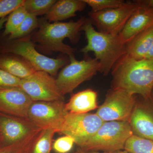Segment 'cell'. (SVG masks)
<instances>
[{
	"label": "cell",
	"instance_id": "52a82bcc",
	"mask_svg": "<svg viewBox=\"0 0 153 153\" xmlns=\"http://www.w3.org/2000/svg\"><path fill=\"white\" fill-rule=\"evenodd\" d=\"M69 60L70 63L61 70L56 79L63 96L71 93L82 82L92 78L100 69V64L95 58L87 57L78 60L72 55Z\"/></svg>",
	"mask_w": 153,
	"mask_h": 153
},
{
	"label": "cell",
	"instance_id": "277c9868",
	"mask_svg": "<svg viewBox=\"0 0 153 153\" xmlns=\"http://www.w3.org/2000/svg\"><path fill=\"white\" fill-rule=\"evenodd\" d=\"M31 36L30 35L14 40L2 37L3 39L0 41V53L20 55L31 63L37 71H45L52 76H55L68 60L64 57L51 58L41 54L36 49Z\"/></svg>",
	"mask_w": 153,
	"mask_h": 153
},
{
	"label": "cell",
	"instance_id": "7a4b0ae2",
	"mask_svg": "<svg viewBox=\"0 0 153 153\" xmlns=\"http://www.w3.org/2000/svg\"><path fill=\"white\" fill-rule=\"evenodd\" d=\"M81 17L76 22H57L50 23L45 19H39V28L37 32L32 34V41L36 47L43 52H60L70 56L74 55L75 49L64 44L63 40L68 38L72 44H76L80 38V31L86 21Z\"/></svg>",
	"mask_w": 153,
	"mask_h": 153
},
{
	"label": "cell",
	"instance_id": "4316f807",
	"mask_svg": "<svg viewBox=\"0 0 153 153\" xmlns=\"http://www.w3.org/2000/svg\"><path fill=\"white\" fill-rule=\"evenodd\" d=\"M25 0H0V19L24 4Z\"/></svg>",
	"mask_w": 153,
	"mask_h": 153
},
{
	"label": "cell",
	"instance_id": "836d02e7",
	"mask_svg": "<svg viewBox=\"0 0 153 153\" xmlns=\"http://www.w3.org/2000/svg\"><path fill=\"white\" fill-rule=\"evenodd\" d=\"M112 153H129L128 152H126V151L125 150H121L118 151V152H115Z\"/></svg>",
	"mask_w": 153,
	"mask_h": 153
},
{
	"label": "cell",
	"instance_id": "44dd1931",
	"mask_svg": "<svg viewBox=\"0 0 153 153\" xmlns=\"http://www.w3.org/2000/svg\"><path fill=\"white\" fill-rule=\"evenodd\" d=\"M28 15L24 5L14 10L9 15L5 25L2 37H6L13 33L19 27Z\"/></svg>",
	"mask_w": 153,
	"mask_h": 153
},
{
	"label": "cell",
	"instance_id": "d6a6232c",
	"mask_svg": "<svg viewBox=\"0 0 153 153\" xmlns=\"http://www.w3.org/2000/svg\"><path fill=\"white\" fill-rule=\"evenodd\" d=\"M153 103V88L152 89V92H151L150 97L149 99Z\"/></svg>",
	"mask_w": 153,
	"mask_h": 153
},
{
	"label": "cell",
	"instance_id": "30bf717a",
	"mask_svg": "<svg viewBox=\"0 0 153 153\" xmlns=\"http://www.w3.org/2000/svg\"><path fill=\"white\" fill-rule=\"evenodd\" d=\"M139 5L138 1L126 2L121 7L88 13L89 19L97 31L118 35Z\"/></svg>",
	"mask_w": 153,
	"mask_h": 153
},
{
	"label": "cell",
	"instance_id": "d590c367",
	"mask_svg": "<svg viewBox=\"0 0 153 153\" xmlns=\"http://www.w3.org/2000/svg\"><path fill=\"white\" fill-rule=\"evenodd\" d=\"M0 153H6V152H0Z\"/></svg>",
	"mask_w": 153,
	"mask_h": 153
},
{
	"label": "cell",
	"instance_id": "d4e9b609",
	"mask_svg": "<svg viewBox=\"0 0 153 153\" xmlns=\"http://www.w3.org/2000/svg\"><path fill=\"white\" fill-rule=\"evenodd\" d=\"M90 6L93 12L116 8L123 5L126 1L123 0H83Z\"/></svg>",
	"mask_w": 153,
	"mask_h": 153
},
{
	"label": "cell",
	"instance_id": "ac0fdd59",
	"mask_svg": "<svg viewBox=\"0 0 153 153\" xmlns=\"http://www.w3.org/2000/svg\"><path fill=\"white\" fill-rule=\"evenodd\" d=\"M65 108L71 113H87L97 108V93L91 89L77 92L71 97Z\"/></svg>",
	"mask_w": 153,
	"mask_h": 153
},
{
	"label": "cell",
	"instance_id": "484cf974",
	"mask_svg": "<svg viewBox=\"0 0 153 153\" xmlns=\"http://www.w3.org/2000/svg\"><path fill=\"white\" fill-rule=\"evenodd\" d=\"M74 143L75 140L72 137L65 135L55 140L53 148L57 153H67L71 150Z\"/></svg>",
	"mask_w": 153,
	"mask_h": 153
},
{
	"label": "cell",
	"instance_id": "5bb4252c",
	"mask_svg": "<svg viewBox=\"0 0 153 153\" xmlns=\"http://www.w3.org/2000/svg\"><path fill=\"white\" fill-rule=\"evenodd\" d=\"M139 5L130 17L118 36L120 41L127 45L137 34L153 26V8Z\"/></svg>",
	"mask_w": 153,
	"mask_h": 153
},
{
	"label": "cell",
	"instance_id": "7c38bea8",
	"mask_svg": "<svg viewBox=\"0 0 153 153\" xmlns=\"http://www.w3.org/2000/svg\"><path fill=\"white\" fill-rule=\"evenodd\" d=\"M63 100L33 101L30 106L28 119L37 127L57 130L63 123L67 112Z\"/></svg>",
	"mask_w": 153,
	"mask_h": 153
},
{
	"label": "cell",
	"instance_id": "f1b7e54d",
	"mask_svg": "<svg viewBox=\"0 0 153 153\" xmlns=\"http://www.w3.org/2000/svg\"><path fill=\"white\" fill-rule=\"evenodd\" d=\"M143 5L153 8V0H140Z\"/></svg>",
	"mask_w": 153,
	"mask_h": 153
},
{
	"label": "cell",
	"instance_id": "ba28073f",
	"mask_svg": "<svg viewBox=\"0 0 153 153\" xmlns=\"http://www.w3.org/2000/svg\"><path fill=\"white\" fill-rule=\"evenodd\" d=\"M105 122L96 114L67 112L57 133L72 137L79 147L89 139Z\"/></svg>",
	"mask_w": 153,
	"mask_h": 153
},
{
	"label": "cell",
	"instance_id": "ffe728a7",
	"mask_svg": "<svg viewBox=\"0 0 153 153\" xmlns=\"http://www.w3.org/2000/svg\"><path fill=\"white\" fill-rule=\"evenodd\" d=\"M124 150L130 153H153V140L133 134L127 140Z\"/></svg>",
	"mask_w": 153,
	"mask_h": 153
},
{
	"label": "cell",
	"instance_id": "6da1fadb",
	"mask_svg": "<svg viewBox=\"0 0 153 153\" xmlns=\"http://www.w3.org/2000/svg\"><path fill=\"white\" fill-rule=\"evenodd\" d=\"M113 88L149 100L153 88V58L136 60L125 54L112 69Z\"/></svg>",
	"mask_w": 153,
	"mask_h": 153
},
{
	"label": "cell",
	"instance_id": "83f0119b",
	"mask_svg": "<svg viewBox=\"0 0 153 153\" xmlns=\"http://www.w3.org/2000/svg\"><path fill=\"white\" fill-rule=\"evenodd\" d=\"M21 80L0 68V88L19 87Z\"/></svg>",
	"mask_w": 153,
	"mask_h": 153
},
{
	"label": "cell",
	"instance_id": "5b68a950",
	"mask_svg": "<svg viewBox=\"0 0 153 153\" xmlns=\"http://www.w3.org/2000/svg\"><path fill=\"white\" fill-rule=\"evenodd\" d=\"M133 134L129 122H105L96 132L79 147L84 151L114 153L124 149L127 140Z\"/></svg>",
	"mask_w": 153,
	"mask_h": 153
},
{
	"label": "cell",
	"instance_id": "f546056e",
	"mask_svg": "<svg viewBox=\"0 0 153 153\" xmlns=\"http://www.w3.org/2000/svg\"><path fill=\"white\" fill-rule=\"evenodd\" d=\"M7 19V17H4V18L0 19V30L2 29L4 25H5Z\"/></svg>",
	"mask_w": 153,
	"mask_h": 153
},
{
	"label": "cell",
	"instance_id": "d6986e66",
	"mask_svg": "<svg viewBox=\"0 0 153 153\" xmlns=\"http://www.w3.org/2000/svg\"><path fill=\"white\" fill-rule=\"evenodd\" d=\"M153 44V26L141 32L126 45V54L136 60L146 58Z\"/></svg>",
	"mask_w": 153,
	"mask_h": 153
},
{
	"label": "cell",
	"instance_id": "9a60e30c",
	"mask_svg": "<svg viewBox=\"0 0 153 153\" xmlns=\"http://www.w3.org/2000/svg\"><path fill=\"white\" fill-rule=\"evenodd\" d=\"M144 100L136 103L129 123L134 134L153 140V105Z\"/></svg>",
	"mask_w": 153,
	"mask_h": 153
},
{
	"label": "cell",
	"instance_id": "7402d4cb",
	"mask_svg": "<svg viewBox=\"0 0 153 153\" xmlns=\"http://www.w3.org/2000/svg\"><path fill=\"white\" fill-rule=\"evenodd\" d=\"M39 19L32 14H28L19 28L13 33L6 37L9 40H14L29 36L39 27Z\"/></svg>",
	"mask_w": 153,
	"mask_h": 153
},
{
	"label": "cell",
	"instance_id": "e0dca14e",
	"mask_svg": "<svg viewBox=\"0 0 153 153\" xmlns=\"http://www.w3.org/2000/svg\"><path fill=\"white\" fill-rule=\"evenodd\" d=\"M86 5L83 0L56 1L45 18L50 23L60 22L75 16L76 13L83 10Z\"/></svg>",
	"mask_w": 153,
	"mask_h": 153
},
{
	"label": "cell",
	"instance_id": "3957f363",
	"mask_svg": "<svg viewBox=\"0 0 153 153\" xmlns=\"http://www.w3.org/2000/svg\"><path fill=\"white\" fill-rule=\"evenodd\" d=\"M87 44L80 52L84 54L94 53L100 64V72L106 75L118 61L126 53V45L123 44L118 35L106 34L95 30L89 19L82 26Z\"/></svg>",
	"mask_w": 153,
	"mask_h": 153
},
{
	"label": "cell",
	"instance_id": "e575fe53",
	"mask_svg": "<svg viewBox=\"0 0 153 153\" xmlns=\"http://www.w3.org/2000/svg\"><path fill=\"white\" fill-rule=\"evenodd\" d=\"M1 144L2 143L1 138V136H0V145H1Z\"/></svg>",
	"mask_w": 153,
	"mask_h": 153
},
{
	"label": "cell",
	"instance_id": "8fae6325",
	"mask_svg": "<svg viewBox=\"0 0 153 153\" xmlns=\"http://www.w3.org/2000/svg\"><path fill=\"white\" fill-rule=\"evenodd\" d=\"M19 88L33 101L64 100L56 79L45 71H37L27 78L21 79Z\"/></svg>",
	"mask_w": 153,
	"mask_h": 153
},
{
	"label": "cell",
	"instance_id": "8d00e7d4",
	"mask_svg": "<svg viewBox=\"0 0 153 153\" xmlns=\"http://www.w3.org/2000/svg\"><path fill=\"white\" fill-rule=\"evenodd\" d=\"M78 153V152H76V153Z\"/></svg>",
	"mask_w": 153,
	"mask_h": 153
},
{
	"label": "cell",
	"instance_id": "4fadbf2b",
	"mask_svg": "<svg viewBox=\"0 0 153 153\" xmlns=\"http://www.w3.org/2000/svg\"><path fill=\"white\" fill-rule=\"evenodd\" d=\"M33 100L19 87L0 88V113L15 117L28 119Z\"/></svg>",
	"mask_w": 153,
	"mask_h": 153
},
{
	"label": "cell",
	"instance_id": "4dcf8cb0",
	"mask_svg": "<svg viewBox=\"0 0 153 153\" xmlns=\"http://www.w3.org/2000/svg\"><path fill=\"white\" fill-rule=\"evenodd\" d=\"M78 153H108L106 152H96V151H86L83 150L79 148L78 150Z\"/></svg>",
	"mask_w": 153,
	"mask_h": 153
},
{
	"label": "cell",
	"instance_id": "8992f818",
	"mask_svg": "<svg viewBox=\"0 0 153 153\" xmlns=\"http://www.w3.org/2000/svg\"><path fill=\"white\" fill-rule=\"evenodd\" d=\"M43 129L34 126L28 119L0 113V136L7 148L35 143Z\"/></svg>",
	"mask_w": 153,
	"mask_h": 153
},
{
	"label": "cell",
	"instance_id": "603a6c76",
	"mask_svg": "<svg viewBox=\"0 0 153 153\" xmlns=\"http://www.w3.org/2000/svg\"><path fill=\"white\" fill-rule=\"evenodd\" d=\"M56 1L55 0H25L23 5L28 14L37 17L47 15Z\"/></svg>",
	"mask_w": 153,
	"mask_h": 153
},
{
	"label": "cell",
	"instance_id": "2e32d148",
	"mask_svg": "<svg viewBox=\"0 0 153 153\" xmlns=\"http://www.w3.org/2000/svg\"><path fill=\"white\" fill-rule=\"evenodd\" d=\"M0 68L21 79L27 78L37 71L24 57L8 53H0Z\"/></svg>",
	"mask_w": 153,
	"mask_h": 153
},
{
	"label": "cell",
	"instance_id": "cb8c5ba5",
	"mask_svg": "<svg viewBox=\"0 0 153 153\" xmlns=\"http://www.w3.org/2000/svg\"><path fill=\"white\" fill-rule=\"evenodd\" d=\"M55 133L54 129H43L33 146L32 153H50L52 139Z\"/></svg>",
	"mask_w": 153,
	"mask_h": 153
},
{
	"label": "cell",
	"instance_id": "1f68e13d",
	"mask_svg": "<svg viewBox=\"0 0 153 153\" xmlns=\"http://www.w3.org/2000/svg\"><path fill=\"white\" fill-rule=\"evenodd\" d=\"M153 58V44L152 46V48H151L150 51L148 53L146 57V58H148V59H151V58Z\"/></svg>",
	"mask_w": 153,
	"mask_h": 153
},
{
	"label": "cell",
	"instance_id": "9c48e42d",
	"mask_svg": "<svg viewBox=\"0 0 153 153\" xmlns=\"http://www.w3.org/2000/svg\"><path fill=\"white\" fill-rule=\"evenodd\" d=\"M136 103L134 94L123 89L112 88L96 114L104 122H129Z\"/></svg>",
	"mask_w": 153,
	"mask_h": 153
}]
</instances>
